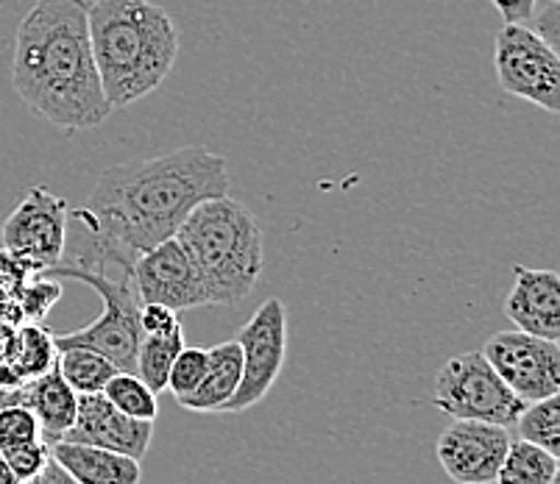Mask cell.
<instances>
[{"label":"cell","instance_id":"cell-12","mask_svg":"<svg viewBox=\"0 0 560 484\" xmlns=\"http://www.w3.org/2000/svg\"><path fill=\"white\" fill-rule=\"evenodd\" d=\"M62 440L109 448V451L126 453L131 460H142L154 440V423L124 415L106 401L104 392H86V396H79L75 421L65 432Z\"/></svg>","mask_w":560,"mask_h":484},{"label":"cell","instance_id":"cell-8","mask_svg":"<svg viewBox=\"0 0 560 484\" xmlns=\"http://www.w3.org/2000/svg\"><path fill=\"white\" fill-rule=\"evenodd\" d=\"M482 356L524 404L560 392V349L552 340L518 329L497 331L482 345Z\"/></svg>","mask_w":560,"mask_h":484},{"label":"cell","instance_id":"cell-27","mask_svg":"<svg viewBox=\"0 0 560 484\" xmlns=\"http://www.w3.org/2000/svg\"><path fill=\"white\" fill-rule=\"evenodd\" d=\"M34 273H43V268L34 259H28L25 253L9 251V248H0V287H7L9 293L18 295Z\"/></svg>","mask_w":560,"mask_h":484},{"label":"cell","instance_id":"cell-2","mask_svg":"<svg viewBox=\"0 0 560 484\" xmlns=\"http://www.w3.org/2000/svg\"><path fill=\"white\" fill-rule=\"evenodd\" d=\"M12 84L25 106L65 131L112 115L90 43V0H37L14 39Z\"/></svg>","mask_w":560,"mask_h":484},{"label":"cell","instance_id":"cell-25","mask_svg":"<svg viewBox=\"0 0 560 484\" xmlns=\"http://www.w3.org/2000/svg\"><path fill=\"white\" fill-rule=\"evenodd\" d=\"M207 351L203 349H182L179 356L173 359L171 365V374H167V392H173V399H179V396H187L198 387V381L203 379L207 374Z\"/></svg>","mask_w":560,"mask_h":484},{"label":"cell","instance_id":"cell-26","mask_svg":"<svg viewBox=\"0 0 560 484\" xmlns=\"http://www.w3.org/2000/svg\"><path fill=\"white\" fill-rule=\"evenodd\" d=\"M0 453L7 457L9 468L14 471V476H18L20 482H25V479L37 476V473L48 465L50 446L45 440H34V442H25V446L9 448V451H0Z\"/></svg>","mask_w":560,"mask_h":484},{"label":"cell","instance_id":"cell-24","mask_svg":"<svg viewBox=\"0 0 560 484\" xmlns=\"http://www.w3.org/2000/svg\"><path fill=\"white\" fill-rule=\"evenodd\" d=\"M43 440L37 415L25 404H9L0 410V451Z\"/></svg>","mask_w":560,"mask_h":484},{"label":"cell","instance_id":"cell-14","mask_svg":"<svg viewBox=\"0 0 560 484\" xmlns=\"http://www.w3.org/2000/svg\"><path fill=\"white\" fill-rule=\"evenodd\" d=\"M50 457L79 484H140L142 479L140 460L109 448L59 440L50 446Z\"/></svg>","mask_w":560,"mask_h":484},{"label":"cell","instance_id":"cell-31","mask_svg":"<svg viewBox=\"0 0 560 484\" xmlns=\"http://www.w3.org/2000/svg\"><path fill=\"white\" fill-rule=\"evenodd\" d=\"M25 381L20 379L18 368L12 365L9 356H0V390H20Z\"/></svg>","mask_w":560,"mask_h":484},{"label":"cell","instance_id":"cell-23","mask_svg":"<svg viewBox=\"0 0 560 484\" xmlns=\"http://www.w3.org/2000/svg\"><path fill=\"white\" fill-rule=\"evenodd\" d=\"M59 298H62V282L48 276V273H34V276L23 284V290L18 293V304H20V312H23V320H34V323L45 320Z\"/></svg>","mask_w":560,"mask_h":484},{"label":"cell","instance_id":"cell-20","mask_svg":"<svg viewBox=\"0 0 560 484\" xmlns=\"http://www.w3.org/2000/svg\"><path fill=\"white\" fill-rule=\"evenodd\" d=\"M56 370L79 396H86L104 390L106 381L117 374V365L90 349H65L56 356Z\"/></svg>","mask_w":560,"mask_h":484},{"label":"cell","instance_id":"cell-22","mask_svg":"<svg viewBox=\"0 0 560 484\" xmlns=\"http://www.w3.org/2000/svg\"><path fill=\"white\" fill-rule=\"evenodd\" d=\"M513 426L518 432V440L536 442L552 457H560V396L527 404Z\"/></svg>","mask_w":560,"mask_h":484},{"label":"cell","instance_id":"cell-18","mask_svg":"<svg viewBox=\"0 0 560 484\" xmlns=\"http://www.w3.org/2000/svg\"><path fill=\"white\" fill-rule=\"evenodd\" d=\"M185 349V329H173L165 334H142L135 356V374L160 396L167 387L173 359Z\"/></svg>","mask_w":560,"mask_h":484},{"label":"cell","instance_id":"cell-11","mask_svg":"<svg viewBox=\"0 0 560 484\" xmlns=\"http://www.w3.org/2000/svg\"><path fill=\"white\" fill-rule=\"evenodd\" d=\"M511 446L508 426L486 421H455L438 437V462L457 484H493Z\"/></svg>","mask_w":560,"mask_h":484},{"label":"cell","instance_id":"cell-33","mask_svg":"<svg viewBox=\"0 0 560 484\" xmlns=\"http://www.w3.org/2000/svg\"><path fill=\"white\" fill-rule=\"evenodd\" d=\"M23 401H25L23 387H20V390H0V410L9 404H23Z\"/></svg>","mask_w":560,"mask_h":484},{"label":"cell","instance_id":"cell-5","mask_svg":"<svg viewBox=\"0 0 560 484\" xmlns=\"http://www.w3.org/2000/svg\"><path fill=\"white\" fill-rule=\"evenodd\" d=\"M432 404L455 421H486L508 429L527 406L499 379L482 351H463L441 365L432 387Z\"/></svg>","mask_w":560,"mask_h":484},{"label":"cell","instance_id":"cell-7","mask_svg":"<svg viewBox=\"0 0 560 484\" xmlns=\"http://www.w3.org/2000/svg\"><path fill=\"white\" fill-rule=\"evenodd\" d=\"M234 340L241 345L243 374L241 385L234 390L232 401L223 406V412H246L271 392L284 368L288 309H284L282 298L262 300Z\"/></svg>","mask_w":560,"mask_h":484},{"label":"cell","instance_id":"cell-4","mask_svg":"<svg viewBox=\"0 0 560 484\" xmlns=\"http://www.w3.org/2000/svg\"><path fill=\"white\" fill-rule=\"evenodd\" d=\"M203 284L207 304H241L262 276L265 246L257 217L229 196L192 209L176 232Z\"/></svg>","mask_w":560,"mask_h":484},{"label":"cell","instance_id":"cell-6","mask_svg":"<svg viewBox=\"0 0 560 484\" xmlns=\"http://www.w3.org/2000/svg\"><path fill=\"white\" fill-rule=\"evenodd\" d=\"M493 70L508 95L549 115L560 111V56L527 23H502L493 37Z\"/></svg>","mask_w":560,"mask_h":484},{"label":"cell","instance_id":"cell-28","mask_svg":"<svg viewBox=\"0 0 560 484\" xmlns=\"http://www.w3.org/2000/svg\"><path fill=\"white\" fill-rule=\"evenodd\" d=\"M179 312L162 307V304H140V331L142 334H165L179 329Z\"/></svg>","mask_w":560,"mask_h":484},{"label":"cell","instance_id":"cell-10","mask_svg":"<svg viewBox=\"0 0 560 484\" xmlns=\"http://www.w3.org/2000/svg\"><path fill=\"white\" fill-rule=\"evenodd\" d=\"M137 295L142 304H162L173 312L210 307L198 270L179 237H171L151 251L140 253L131 264Z\"/></svg>","mask_w":560,"mask_h":484},{"label":"cell","instance_id":"cell-32","mask_svg":"<svg viewBox=\"0 0 560 484\" xmlns=\"http://www.w3.org/2000/svg\"><path fill=\"white\" fill-rule=\"evenodd\" d=\"M14 334H18V326L0 323V356H12Z\"/></svg>","mask_w":560,"mask_h":484},{"label":"cell","instance_id":"cell-3","mask_svg":"<svg viewBox=\"0 0 560 484\" xmlns=\"http://www.w3.org/2000/svg\"><path fill=\"white\" fill-rule=\"evenodd\" d=\"M90 43L112 109L137 104L171 75L182 37L171 14L151 0H93Z\"/></svg>","mask_w":560,"mask_h":484},{"label":"cell","instance_id":"cell-17","mask_svg":"<svg viewBox=\"0 0 560 484\" xmlns=\"http://www.w3.org/2000/svg\"><path fill=\"white\" fill-rule=\"evenodd\" d=\"M56 356H59V349H56V334L48 329V326L39 320H23L18 326V334H14V349H12V365L18 368L20 379L32 381L37 376L48 374L50 368H56Z\"/></svg>","mask_w":560,"mask_h":484},{"label":"cell","instance_id":"cell-15","mask_svg":"<svg viewBox=\"0 0 560 484\" xmlns=\"http://www.w3.org/2000/svg\"><path fill=\"white\" fill-rule=\"evenodd\" d=\"M25 401L23 404L37 415L39 432L48 446L59 442L65 432L73 426L75 410H79V392L62 379V374L50 368L48 374L37 376V379L25 381L23 385Z\"/></svg>","mask_w":560,"mask_h":484},{"label":"cell","instance_id":"cell-9","mask_svg":"<svg viewBox=\"0 0 560 484\" xmlns=\"http://www.w3.org/2000/svg\"><path fill=\"white\" fill-rule=\"evenodd\" d=\"M68 217L70 206L65 198L32 187L0 228L3 248L25 253L43 270L54 268L62 262L68 248Z\"/></svg>","mask_w":560,"mask_h":484},{"label":"cell","instance_id":"cell-30","mask_svg":"<svg viewBox=\"0 0 560 484\" xmlns=\"http://www.w3.org/2000/svg\"><path fill=\"white\" fill-rule=\"evenodd\" d=\"M20 484H79V482H75V479L70 476V473L65 471V468L59 465L54 457H50L48 465H45L37 476L25 479V482H20Z\"/></svg>","mask_w":560,"mask_h":484},{"label":"cell","instance_id":"cell-35","mask_svg":"<svg viewBox=\"0 0 560 484\" xmlns=\"http://www.w3.org/2000/svg\"><path fill=\"white\" fill-rule=\"evenodd\" d=\"M549 484H558V479H552V482H549Z\"/></svg>","mask_w":560,"mask_h":484},{"label":"cell","instance_id":"cell-16","mask_svg":"<svg viewBox=\"0 0 560 484\" xmlns=\"http://www.w3.org/2000/svg\"><path fill=\"white\" fill-rule=\"evenodd\" d=\"M207 374L198 381V387L187 396H179L176 404L190 412H223V406L232 401L234 390L241 385L243 359L237 340L218 343L207 351Z\"/></svg>","mask_w":560,"mask_h":484},{"label":"cell","instance_id":"cell-19","mask_svg":"<svg viewBox=\"0 0 560 484\" xmlns=\"http://www.w3.org/2000/svg\"><path fill=\"white\" fill-rule=\"evenodd\" d=\"M558 479V457L538 448L536 442L511 440L505 460L499 465L497 484H549Z\"/></svg>","mask_w":560,"mask_h":484},{"label":"cell","instance_id":"cell-13","mask_svg":"<svg viewBox=\"0 0 560 484\" xmlns=\"http://www.w3.org/2000/svg\"><path fill=\"white\" fill-rule=\"evenodd\" d=\"M505 315L518 331L560 343V276L555 270L513 264V287Z\"/></svg>","mask_w":560,"mask_h":484},{"label":"cell","instance_id":"cell-29","mask_svg":"<svg viewBox=\"0 0 560 484\" xmlns=\"http://www.w3.org/2000/svg\"><path fill=\"white\" fill-rule=\"evenodd\" d=\"M491 3L505 23H529L536 17L538 0H491Z\"/></svg>","mask_w":560,"mask_h":484},{"label":"cell","instance_id":"cell-34","mask_svg":"<svg viewBox=\"0 0 560 484\" xmlns=\"http://www.w3.org/2000/svg\"><path fill=\"white\" fill-rule=\"evenodd\" d=\"M0 484H20V479L14 476V471L9 468V462L3 453H0Z\"/></svg>","mask_w":560,"mask_h":484},{"label":"cell","instance_id":"cell-1","mask_svg":"<svg viewBox=\"0 0 560 484\" xmlns=\"http://www.w3.org/2000/svg\"><path fill=\"white\" fill-rule=\"evenodd\" d=\"M229 196L226 160L201 145L154 160L112 165L95 181L73 221L131 257L176 237L192 209Z\"/></svg>","mask_w":560,"mask_h":484},{"label":"cell","instance_id":"cell-21","mask_svg":"<svg viewBox=\"0 0 560 484\" xmlns=\"http://www.w3.org/2000/svg\"><path fill=\"white\" fill-rule=\"evenodd\" d=\"M106 396L109 404H115L124 415L137 417V421H151L156 423L160 415V401H156V392L151 390L135 370H117L106 387L101 390Z\"/></svg>","mask_w":560,"mask_h":484}]
</instances>
